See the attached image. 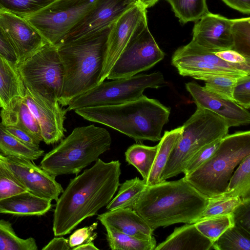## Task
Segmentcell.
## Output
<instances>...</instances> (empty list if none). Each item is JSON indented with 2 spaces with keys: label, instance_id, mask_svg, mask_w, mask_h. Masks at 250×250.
Here are the masks:
<instances>
[{
  "label": "cell",
  "instance_id": "cell-1",
  "mask_svg": "<svg viewBox=\"0 0 250 250\" xmlns=\"http://www.w3.org/2000/svg\"><path fill=\"white\" fill-rule=\"evenodd\" d=\"M94 165L71 179L58 199L54 213L56 236L70 233L83 220L95 215L113 198L120 186L121 163L98 158Z\"/></svg>",
  "mask_w": 250,
  "mask_h": 250
},
{
  "label": "cell",
  "instance_id": "cell-2",
  "mask_svg": "<svg viewBox=\"0 0 250 250\" xmlns=\"http://www.w3.org/2000/svg\"><path fill=\"white\" fill-rule=\"evenodd\" d=\"M208 201L183 177L146 186L132 208L154 230L176 223H195Z\"/></svg>",
  "mask_w": 250,
  "mask_h": 250
},
{
  "label": "cell",
  "instance_id": "cell-3",
  "mask_svg": "<svg viewBox=\"0 0 250 250\" xmlns=\"http://www.w3.org/2000/svg\"><path fill=\"white\" fill-rule=\"evenodd\" d=\"M75 112L83 119L112 128L135 141H160L170 108L145 95L124 104L84 107Z\"/></svg>",
  "mask_w": 250,
  "mask_h": 250
},
{
  "label": "cell",
  "instance_id": "cell-4",
  "mask_svg": "<svg viewBox=\"0 0 250 250\" xmlns=\"http://www.w3.org/2000/svg\"><path fill=\"white\" fill-rule=\"evenodd\" d=\"M111 26L92 36L56 45L64 70L59 101L62 107L98 85Z\"/></svg>",
  "mask_w": 250,
  "mask_h": 250
},
{
  "label": "cell",
  "instance_id": "cell-5",
  "mask_svg": "<svg viewBox=\"0 0 250 250\" xmlns=\"http://www.w3.org/2000/svg\"><path fill=\"white\" fill-rule=\"evenodd\" d=\"M112 139L104 128L94 125L75 128L52 150L46 153L40 167L50 175H77L109 149Z\"/></svg>",
  "mask_w": 250,
  "mask_h": 250
},
{
  "label": "cell",
  "instance_id": "cell-6",
  "mask_svg": "<svg viewBox=\"0 0 250 250\" xmlns=\"http://www.w3.org/2000/svg\"><path fill=\"white\" fill-rule=\"evenodd\" d=\"M249 155V130L227 134L213 154L184 178L208 198L220 196L225 192L235 167Z\"/></svg>",
  "mask_w": 250,
  "mask_h": 250
},
{
  "label": "cell",
  "instance_id": "cell-7",
  "mask_svg": "<svg viewBox=\"0 0 250 250\" xmlns=\"http://www.w3.org/2000/svg\"><path fill=\"white\" fill-rule=\"evenodd\" d=\"M182 126V132L162 172L160 182L183 173L199 150L223 138L229 128L222 117L199 107Z\"/></svg>",
  "mask_w": 250,
  "mask_h": 250
},
{
  "label": "cell",
  "instance_id": "cell-8",
  "mask_svg": "<svg viewBox=\"0 0 250 250\" xmlns=\"http://www.w3.org/2000/svg\"><path fill=\"white\" fill-rule=\"evenodd\" d=\"M165 83L163 74L156 72L103 82L73 99L68 111L84 107L117 105L135 100L147 88H158Z\"/></svg>",
  "mask_w": 250,
  "mask_h": 250
},
{
  "label": "cell",
  "instance_id": "cell-9",
  "mask_svg": "<svg viewBox=\"0 0 250 250\" xmlns=\"http://www.w3.org/2000/svg\"><path fill=\"white\" fill-rule=\"evenodd\" d=\"M17 67L25 88L59 102L64 70L56 45L46 44Z\"/></svg>",
  "mask_w": 250,
  "mask_h": 250
},
{
  "label": "cell",
  "instance_id": "cell-10",
  "mask_svg": "<svg viewBox=\"0 0 250 250\" xmlns=\"http://www.w3.org/2000/svg\"><path fill=\"white\" fill-rule=\"evenodd\" d=\"M96 0H55L23 18L47 44L56 45L93 8Z\"/></svg>",
  "mask_w": 250,
  "mask_h": 250
},
{
  "label": "cell",
  "instance_id": "cell-11",
  "mask_svg": "<svg viewBox=\"0 0 250 250\" xmlns=\"http://www.w3.org/2000/svg\"><path fill=\"white\" fill-rule=\"evenodd\" d=\"M171 64L180 75L193 78L203 75H223L238 78L250 75V63H232L217 57L214 52L191 41L174 52Z\"/></svg>",
  "mask_w": 250,
  "mask_h": 250
},
{
  "label": "cell",
  "instance_id": "cell-12",
  "mask_svg": "<svg viewBox=\"0 0 250 250\" xmlns=\"http://www.w3.org/2000/svg\"><path fill=\"white\" fill-rule=\"evenodd\" d=\"M150 33L147 23L131 38L109 71L106 79L128 78L149 69L165 57Z\"/></svg>",
  "mask_w": 250,
  "mask_h": 250
},
{
  "label": "cell",
  "instance_id": "cell-13",
  "mask_svg": "<svg viewBox=\"0 0 250 250\" xmlns=\"http://www.w3.org/2000/svg\"><path fill=\"white\" fill-rule=\"evenodd\" d=\"M147 23L146 9L137 2L111 25L98 84L106 79L112 67L131 38Z\"/></svg>",
  "mask_w": 250,
  "mask_h": 250
},
{
  "label": "cell",
  "instance_id": "cell-14",
  "mask_svg": "<svg viewBox=\"0 0 250 250\" xmlns=\"http://www.w3.org/2000/svg\"><path fill=\"white\" fill-rule=\"evenodd\" d=\"M137 2V0H96L93 8L60 43L92 36L111 26Z\"/></svg>",
  "mask_w": 250,
  "mask_h": 250
},
{
  "label": "cell",
  "instance_id": "cell-15",
  "mask_svg": "<svg viewBox=\"0 0 250 250\" xmlns=\"http://www.w3.org/2000/svg\"><path fill=\"white\" fill-rule=\"evenodd\" d=\"M0 156L26 189L39 197L57 201L63 189L53 176L32 160Z\"/></svg>",
  "mask_w": 250,
  "mask_h": 250
},
{
  "label": "cell",
  "instance_id": "cell-16",
  "mask_svg": "<svg viewBox=\"0 0 250 250\" xmlns=\"http://www.w3.org/2000/svg\"><path fill=\"white\" fill-rule=\"evenodd\" d=\"M24 99L40 125L42 141L50 145L62 140L66 131L64 122L66 109L60 106L58 102L26 88Z\"/></svg>",
  "mask_w": 250,
  "mask_h": 250
},
{
  "label": "cell",
  "instance_id": "cell-17",
  "mask_svg": "<svg viewBox=\"0 0 250 250\" xmlns=\"http://www.w3.org/2000/svg\"><path fill=\"white\" fill-rule=\"evenodd\" d=\"M0 26L14 49L18 64L47 44L23 17L0 10Z\"/></svg>",
  "mask_w": 250,
  "mask_h": 250
},
{
  "label": "cell",
  "instance_id": "cell-18",
  "mask_svg": "<svg viewBox=\"0 0 250 250\" xmlns=\"http://www.w3.org/2000/svg\"><path fill=\"white\" fill-rule=\"evenodd\" d=\"M186 88L197 107L208 109L222 117L229 127L250 123V112L234 101L223 98L197 83H186Z\"/></svg>",
  "mask_w": 250,
  "mask_h": 250
},
{
  "label": "cell",
  "instance_id": "cell-19",
  "mask_svg": "<svg viewBox=\"0 0 250 250\" xmlns=\"http://www.w3.org/2000/svg\"><path fill=\"white\" fill-rule=\"evenodd\" d=\"M196 22L192 42L213 52L232 49L231 19L209 11Z\"/></svg>",
  "mask_w": 250,
  "mask_h": 250
},
{
  "label": "cell",
  "instance_id": "cell-20",
  "mask_svg": "<svg viewBox=\"0 0 250 250\" xmlns=\"http://www.w3.org/2000/svg\"><path fill=\"white\" fill-rule=\"evenodd\" d=\"M97 219L104 227L144 240L154 238L152 230L145 220L132 208H118L99 214Z\"/></svg>",
  "mask_w": 250,
  "mask_h": 250
},
{
  "label": "cell",
  "instance_id": "cell-21",
  "mask_svg": "<svg viewBox=\"0 0 250 250\" xmlns=\"http://www.w3.org/2000/svg\"><path fill=\"white\" fill-rule=\"evenodd\" d=\"M26 88L17 65L0 55V105L8 111L20 99L23 98Z\"/></svg>",
  "mask_w": 250,
  "mask_h": 250
},
{
  "label": "cell",
  "instance_id": "cell-22",
  "mask_svg": "<svg viewBox=\"0 0 250 250\" xmlns=\"http://www.w3.org/2000/svg\"><path fill=\"white\" fill-rule=\"evenodd\" d=\"M213 243L204 236L194 223L175 228L154 250H211Z\"/></svg>",
  "mask_w": 250,
  "mask_h": 250
},
{
  "label": "cell",
  "instance_id": "cell-23",
  "mask_svg": "<svg viewBox=\"0 0 250 250\" xmlns=\"http://www.w3.org/2000/svg\"><path fill=\"white\" fill-rule=\"evenodd\" d=\"M51 201L25 191L0 201V213L20 216L42 215L51 208Z\"/></svg>",
  "mask_w": 250,
  "mask_h": 250
},
{
  "label": "cell",
  "instance_id": "cell-24",
  "mask_svg": "<svg viewBox=\"0 0 250 250\" xmlns=\"http://www.w3.org/2000/svg\"><path fill=\"white\" fill-rule=\"evenodd\" d=\"M1 123L3 125H15L27 131L40 141H42L41 128L28 106L24 97L18 100L9 110L1 109Z\"/></svg>",
  "mask_w": 250,
  "mask_h": 250
},
{
  "label": "cell",
  "instance_id": "cell-25",
  "mask_svg": "<svg viewBox=\"0 0 250 250\" xmlns=\"http://www.w3.org/2000/svg\"><path fill=\"white\" fill-rule=\"evenodd\" d=\"M183 126L166 131L158 145V149L151 170L146 181V186L160 182V177L171 153L182 132Z\"/></svg>",
  "mask_w": 250,
  "mask_h": 250
},
{
  "label": "cell",
  "instance_id": "cell-26",
  "mask_svg": "<svg viewBox=\"0 0 250 250\" xmlns=\"http://www.w3.org/2000/svg\"><path fill=\"white\" fill-rule=\"evenodd\" d=\"M0 152L2 155L14 158L34 160L44 154L42 149L25 145L8 132L0 123Z\"/></svg>",
  "mask_w": 250,
  "mask_h": 250
},
{
  "label": "cell",
  "instance_id": "cell-27",
  "mask_svg": "<svg viewBox=\"0 0 250 250\" xmlns=\"http://www.w3.org/2000/svg\"><path fill=\"white\" fill-rule=\"evenodd\" d=\"M158 149V145L150 146L141 144L130 146L125 152V160L134 166L146 181Z\"/></svg>",
  "mask_w": 250,
  "mask_h": 250
},
{
  "label": "cell",
  "instance_id": "cell-28",
  "mask_svg": "<svg viewBox=\"0 0 250 250\" xmlns=\"http://www.w3.org/2000/svg\"><path fill=\"white\" fill-rule=\"evenodd\" d=\"M226 197H238L242 200L250 198V155L239 164L230 177L225 192Z\"/></svg>",
  "mask_w": 250,
  "mask_h": 250
},
{
  "label": "cell",
  "instance_id": "cell-29",
  "mask_svg": "<svg viewBox=\"0 0 250 250\" xmlns=\"http://www.w3.org/2000/svg\"><path fill=\"white\" fill-rule=\"evenodd\" d=\"M146 181L136 177L120 185L116 195L106 205V209L131 208L146 187Z\"/></svg>",
  "mask_w": 250,
  "mask_h": 250
},
{
  "label": "cell",
  "instance_id": "cell-30",
  "mask_svg": "<svg viewBox=\"0 0 250 250\" xmlns=\"http://www.w3.org/2000/svg\"><path fill=\"white\" fill-rule=\"evenodd\" d=\"M106 240L112 250H154L156 241L154 237L150 240L139 239L125 234L110 227H105Z\"/></svg>",
  "mask_w": 250,
  "mask_h": 250
},
{
  "label": "cell",
  "instance_id": "cell-31",
  "mask_svg": "<svg viewBox=\"0 0 250 250\" xmlns=\"http://www.w3.org/2000/svg\"><path fill=\"white\" fill-rule=\"evenodd\" d=\"M182 24L197 21L209 12L206 0H166Z\"/></svg>",
  "mask_w": 250,
  "mask_h": 250
},
{
  "label": "cell",
  "instance_id": "cell-32",
  "mask_svg": "<svg viewBox=\"0 0 250 250\" xmlns=\"http://www.w3.org/2000/svg\"><path fill=\"white\" fill-rule=\"evenodd\" d=\"M213 247L215 250H250V233L234 225L219 237Z\"/></svg>",
  "mask_w": 250,
  "mask_h": 250
},
{
  "label": "cell",
  "instance_id": "cell-33",
  "mask_svg": "<svg viewBox=\"0 0 250 250\" xmlns=\"http://www.w3.org/2000/svg\"><path fill=\"white\" fill-rule=\"evenodd\" d=\"M37 250L38 247L34 238L19 237L9 222L0 219V250Z\"/></svg>",
  "mask_w": 250,
  "mask_h": 250
},
{
  "label": "cell",
  "instance_id": "cell-34",
  "mask_svg": "<svg viewBox=\"0 0 250 250\" xmlns=\"http://www.w3.org/2000/svg\"><path fill=\"white\" fill-rule=\"evenodd\" d=\"M194 224L197 229L213 243L228 228L234 225L231 214L202 218Z\"/></svg>",
  "mask_w": 250,
  "mask_h": 250
},
{
  "label": "cell",
  "instance_id": "cell-35",
  "mask_svg": "<svg viewBox=\"0 0 250 250\" xmlns=\"http://www.w3.org/2000/svg\"><path fill=\"white\" fill-rule=\"evenodd\" d=\"M193 78L204 81V87L207 90L233 101L232 91L238 78L223 75H203L195 76Z\"/></svg>",
  "mask_w": 250,
  "mask_h": 250
},
{
  "label": "cell",
  "instance_id": "cell-36",
  "mask_svg": "<svg viewBox=\"0 0 250 250\" xmlns=\"http://www.w3.org/2000/svg\"><path fill=\"white\" fill-rule=\"evenodd\" d=\"M232 49L250 58V18L231 19Z\"/></svg>",
  "mask_w": 250,
  "mask_h": 250
},
{
  "label": "cell",
  "instance_id": "cell-37",
  "mask_svg": "<svg viewBox=\"0 0 250 250\" xmlns=\"http://www.w3.org/2000/svg\"><path fill=\"white\" fill-rule=\"evenodd\" d=\"M55 0H0V10L24 17L32 14Z\"/></svg>",
  "mask_w": 250,
  "mask_h": 250
},
{
  "label": "cell",
  "instance_id": "cell-38",
  "mask_svg": "<svg viewBox=\"0 0 250 250\" xmlns=\"http://www.w3.org/2000/svg\"><path fill=\"white\" fill-rule=\"evenodd\" d=\"M242 201V200L238 197H226L220 195L208 198L207 205L200 219L231 214L234 208Z\"/></svg>",
  "mask_w": 250,
  "mask_h": 250
},
{
  "label": "cell",
  "instance_id": "cell-39",
  "mask_svg": "<svg viewBox=\"0 0 250 250\" xmlns=\"http://www.w3.org/2000/svg\"><path fill=\"white\" fill-rule=\"evenodd\" d=\"M25 191L0 156V201Z\"/></svg>",
  "mask_w": 250,
  "mask_h": 250
},
{
  "label": "cell",
  "instance_id": "cell-40",
  "mask_svg": "<svg viewBox=\"0 0 250 250\" xmlns=\"http://www.w3.org/2000/svg\"><path fill=\"white\" fill-rule=\"evenodd\" d=\"M222 139L214 141L199 150L190 159L184 170L183 173L185 176L192 172L208 159L218 147Z\"/></svg>",
  "mask_w": 250,
  "mask_h": 250
},
{
  "label": "cell",
  "instance_id": "cell-41",
  "mask_svg": "<svg viewBox=\"0 0 250 250\" xmlns=\"http://www.w3.org/2000/svg\"><path fill=\"white\" fill-rule=\"evenodd\" d=\"M233 100L242 107H250V75L237 78L232 91Z\"/></svg>",
  "mask_w": 250,
  "mask_h": 250
},
{
  "label": "cell",
  "instance_id": "cell-42",
  "mask_svg": "<svg viewBox=\"0 0 250 250\" xmlns=\"http://www.w3.org/2000/svg\"><path fill=\"white\" fill-rule=\"evenodd\" d=\"M97 226L98 223L94 222L89 226L75 230L68 239L69 245L71 250L81 245L93 242L97 236V233L94 231Z\"/></svg>",
  "mask_w": 250,
  "mask_h": 250
},
{
  "label": "cell",
  "instance_id": "cell-43",
  "mask_svg": "<svg viewBox=\"0 0 250 250\" xmlns=\"http://www.w3.org/2000/svg\"><path fill=\"white\" fill-rule=\"evenodd\" d=\"M231 214L235 225L250 233V198L242 200Z\"/></svg>",
  "mask_w": 250,
  "mask_h": 250
},
{
  "label": "cell",
  "instance_id": "cell-44",
  "mask_svg": "<svg viewBox=\"0 0 250 250\" xmlns=\"http://www.w3.org/2000/svg\"><path fill=\"white\" fill-rule=\"evenodd\" d=\"M3 126L8 132L25 145L33 148H40L41 141L27 131L15 125H3Z\"/></svg>",
  "mask_w": 250,
  "mask_h": 250
},
{
  "label": "cell",
  "instance_id": "cell-45",
  "mask_svg": "<svg viewBox=\"0 0 250 250\" xmlns=\"http://www.w3.org/2000/svg\"><path fill=\"white\" fill-rule=\"evenodd\" d=\"M0 55L10 61L18 64L16 53L5 33L0 26Z\"/></svg>",
  "mask_w": 250,
  "mask_h": 250
},
{
  "label": "cell",
  "instance_id": "cell-46",
  "mask_svg": "<svg viewBox=\"0 0 250 250\" xmlns=\"http://www.w3.org/2000/svg\"><path fill=\"white\" fill-rule=\"evenodd\" d=\"M224 61L232 63H250V58L246 57L233 49L225 50L214 52Z\"/></svg>",
  "mask_w": 250,
  "mask_h": 250
},
{
  "label": "cell",
  "instance_id": "cell-47",
  "mask_svg": "<svg viewBox=\"0 0 250 250\" xmlns=\"http://www.w3.org/2000/svg\"><path fill=\"white\" fill-rule=\"evenodd\" d=\"M42 250H70L68 239L64 237L54 238L42 249Z\"/></svg>",
  "mask_w": 250,
  "mask_h": 250
},
{
  "label": "cell",
  "instance_id": "cell-48",
  "mask_svg": "<svg viewBox=\"0 0 250 250\" xmlns=\"http://www.w3.org/2000/svg\"><path fill=\"white\" fill-rule=\"evenodd\" d=\"M229 7L242 13H250V0H222Z\"/></svg>",
  "mask_w": 250,
  "mask_h": 250
},
{
  "label": "cell",
  "instance_id": "cell-49",
  "mask_svg": "<svg viewBox=\"0 0 250 250\" xmlns=\"http://www.w3.org/2000/svg\"><path fill=\"white\" fill-rule=\"evenodd\" d=\"M73 250H99L94 244L93 242L85 243L78 246L72 249Z\"/></svg>",
  "mask_w": 250,
  "mask_h": 250
},
{
  "label": "cell",
  "instance_id": "cell-50",
  "mask_svg": "<svg viewBox=\"0 0 250 250\" xmlns=\"http://www.w3.org/2000/svg\"><path fill=\"white\" fill-rule=\"evenodd\" d=\"M159 0H137L138 3L146 9L155 5Z\"/></svg>",
  "mask_w": 250,
  "mask_h": 250
},
{
  "label": "cell",
  "instance_id": "cell-51",
  "mask_svg": "<svg viewBox=\"0 0 250 250\" xmlns=\"http://www.w3.org/2000/svg\"><path fill=\"white\" fill-rule=\"evenodd\" d=\"M0 107H1L0 105Z\"/></svg>",
  "mask_w": 250,
  "mask_h": 250
}]
</instances>
